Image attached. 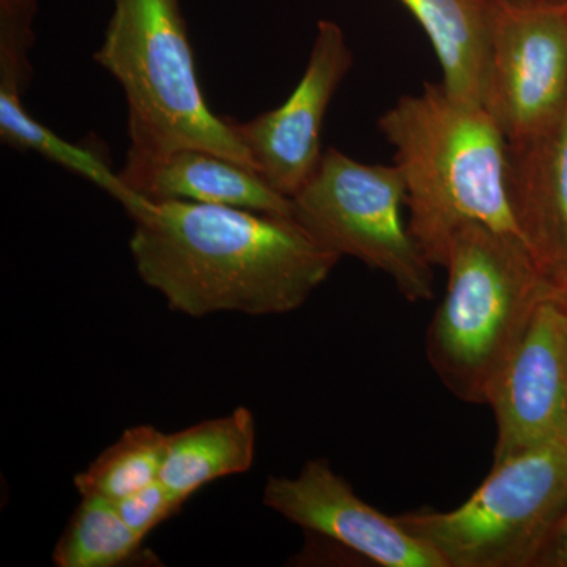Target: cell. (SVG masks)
Wrapping results in <instances>:
<instances>
[{
  "mask_svg": "<svg viewBox=\"0 0 567 567\" xmlns=\"http://www.w3.org/2000/svg\"><path fill=\"white\" fill-rule=\"evenodd\" d=\"M130 218L142 282L188 317L297 311L341 260L293 216L151 199Z\"/></svg>",
  "mask_w": 567,
  "mask_h": 567,
  "instance_id": "cell-1",
  "label": "cell"
},
{
  "mask_svg": "<svg viewBox=\"0 0 567 567\" xmlns=\"http://www.w3.org/2000/svg\"><path fill=\"white\" fill-rule=\"evenodd\" d=\"M377 126L404 178L410 230L434 267H445L454 235L470 224L520 237L507 194V140L483 104L429 82Z\"/></svg>",
  "mask_w": 567,
  "mask_h": 567,
  "instance_id": "cell-2",
  "label": "cell"
},
{
  "mask_svg": "<svg viewBox=\"0 0 567 567\" xmlns=\"http://www.w3.org/2000/svg\"><path fill=\"white\" fill-rule=\"evenodd\" d=\"M93 61L121 85L130 147L121 177L134 178L164 156L200 148L254 166L230 117L205 100L181 0H114Z\"/></svg>",
  "mask_w": 567,
  "mask_h": 567,
  "instance_id": "cell-3",
  "label": "cell"
},
{
  "mask_svg": "<svg viewBox=\"0 0 567 567\" xmlns=\"http://www.w3.org/2000/svg\"><path fill=\"white\" fill-rule=\"evenodd\" d=\"M443 268L446 292L429 324L425 354L458 401L486 404L554 282L518 235L483 224L454 235Z\"/></svg>",
  "mask_w": 567,
  "mask_h": 567,
  "instance_id": "cell-4",
  "label": "cell"
},
{
  "mask_svg": "<svg viewBox=\"0 0 567 567\" xmlns=\"http://www.w3.org/2000/svg\"><path fill=\"white\" fill-rule=\"evenodd\" d=\"M567 507V442L550 440L494 462L461 506L399 514L445 567H536Z\"/></svg>",
  "mask_w": 567,
  "mask_h": 567,
  "instance_id": "cell-5",
  "label": "cell"
},
{
  "mask_svg": "<svg viewBox=\"0 0 567 567\" xmlns=\"http://www.w3.org/2000/svg\"><path fill=\"white\" fill-rule=\"evenodd\" d=\"M292 204L293 218L341 259L353 257L388 276L410 303L434 298V265L405 219V183L394 164L327 148Z\"/></svg>",
  "mask_w": 567,
  "mask_h": 567,
  "instance_id": "cell-6",
  "label": "cell"
},
{
  "mask_svg": "<svg viewBox=\"0 0 567 567\" xmlns=\"http://www.w3.org/2000/svg\"><path fill=\"white\" fill-rule=\"evenodd\" d=\"M483 106L518 142L567 110V0H492Z\"/></svg>",
  "mask_w": 567,
  "mask_h": 567,
  "instance_id": "cell-7",
  "label": "cell"
},
{
  "mask_svg": "<svg viewBox=\"0 0 567 567\" xmlns=\"http://www.w3.org/2000/svg\"><path fill=\"white\" fill-rule=\"evenodd\" d=\"M352 66L353 52L341 25L319 21L308 63L289 99L251 121L230 117L257 173L290 199L322 162L324 118Z\"/></svg>",
  "mask_w": 567,
  "mask_h": 567,
  "instance_id": "cell-8",
  "label": "cell"
},
{
  "mask_svg": "<svg viewBox=\"0 0 567 567\" xmlns=\"http://www.w3.org/2000/svg\"><path fill=\"white\" fill-rule=\"evenodd\" d=\"M264 505L312 535L333 540L382 567H445L424 540L368 505L327 458L306 462L297 476H270Z\"/></svg>",
  "mask_w": 567,
  "mask_h": 567,
  "instance_id": "cell-9",
  "label": "cell"
},
{
  "mask_svg": "<svg viewBox=\"0 0 567 567\" xmlns=\"http://www.w3.org/2000/svg\"><path fill=\"white\" fill-rule=\"evenodd\" d=\"M494 412V462L565 434L567 308L554 290L537 306L524 338L487 394Z\"/></svg>",
  "mask_w": 567,
  "mask_h": 567,
  "instance_id": "cell-10",
  "label": "cell"
},
{
  "mask_svg": "<svg viewBox=\"0 0 567 567\" xmlns=\"http://www.w3.org/2000/svg\"><path fill=\"white\" fill-rule=\"evenodd\" d=\"M507 194L537 262L551 282L567 278V110L546 132L507 142Z\"/></svg>",
  "mask_w": 567,
  "mask_h": 567,
  "instance_id": "cell-11",
  "label": "cell"
},
{
  "mask_svg": "<svg viewBox=\"0 0 567 567\" xmlns=\"http://www.w3.org/2000/svg\"><path fill=\"white\" fill-rule=\"evenodd\" d=\"M130 188L152 200H186L293 215L292 199L276 192L257 171L200 148H182L164 156L134 178Z\"/></svg>",
  "mask_w": 567,
  "mask_h": 567,
  "instance_id": "cell-12",
  "label": "cell"
},
{
  "mask_svg": "<svg viewBox=\"0 0 567 567\" xmlns=\"http://www.w3.org/2000/svg\"><path fill=\"white\" fill-rule=\"evenodd\" d=\"M256 456V420L238 406L229 415L203 421L167 436L159 481L185 505L219 477L248 472Z\"/></svg>",
  "mask_w": 567,
  "mask_h": 567,
  "instance_id": "cell-13",
  "label": "cell"
},
{
  "mask_svg": "<svg viewBox=\"0 0 567 567\" xmlns=\"http://www.w3.org/2000/svg\"><path fill=\"white\" fill-rule=\"evenodd\" d=\"M431 41L443 85L483 104L492 0H399Z\"/></svg>",
  "mask_w": 567,
  "mask_h": 567,
  "instance_id": "cell-14",
  "label": "cell"
},
{
  "mask_svg": "<svg viewBox=\"0 0 567 567\" xmlns=\"http://www.w3.org/2000/svg\"><path fill=\"white\" fill-rule=\"evenodd\" d=\"M0 141L21 152H37L63 169L99 186L125 208L128 215L148 203L147 197L125 185L103 155L82 144L62 140L58 133L33 118L22 104V96L0 93Z\"/></svg>",
  "mask_w": 567,
  "mask_h": 567,
  "instance_id": "cell-15",
  "label": "cell"
},
{
  "mask_svg": "<svg viewBox=\"0 0 567 567\" xmlns=\"http://www.w3.org/2000/svg\"><path fill=\"white\" fill-rule=\"evenodd\" d=\"M167 436L151 424L126 429L114 445L74 476V487L81 496L118 502L155 483L162 475Z\"/></svg>",
  "mask_w": 567,
  "mask_h": 567,
  "instance_id": "cell-16",
  "label": "cell"
},
{
  "mask_svg": "<svg viewBox=\"0 0 567 567\" xmlns=\"http://www.w3.org/2000/svg\"><path fill=\"white\" fill-rule=\"evenodd\" d=\"M81 498L54 548V565L117 567L140 557L145 539L126 525L115 503L99 496Z\"/></svg>",
  "mask_w": 567,
  "mask_h": 567,
  "instance_id": "cell-17",
  "label": "cell"
},
{
  "mask_svg": "<svg viewBox=\"0 0 567 567\" xmlns=\"http://www.w3.org/2000/svg\"><path fill=\"white\" fill-rule=\"evenodd\" d=\"M35 14L37 0H0V93L22 96L31 85Z\"/></svg>",
  "mask_w": 567,
  "mask_h": 567,
  "instance_id": "cell-18",
  "label": "cell"
},
{
  "mask_svg": "<svg viewBox=\"0 0 567 567\" xmlns=\"http://www.w3.org/2000/svg\"><path fill=\"white\" fill-rule=\"evenodd\" d=\"M114 503L126 525L144 539L185 506L159 480Z\"/></svg>",
  "mask_w": 567,
  "mask_h": 567,
  "instance_id": "cell-19",
  "label": "cell"
},
{
  "mask_svg": "<svg viewBox=\"0 0 567 567\" xmlns=\"http://www.w3.org/2000/svg\"><path fill=\"white\" fill-rule=\"evenodd\" d=\"M536 567H567V507L551 529Z\"/></svg>",
  "mask_w": 567,
  "mask_h": 567,
  "instance_id": "cell-20",
  "label": "cell"
},
{
  "mask_svg": "<svg viewBox=\"0 0 567 567\" xmlns=\"http://www.w3.org/2000/svg\"><path fill=\"white\" fill-rule=\"evenodd\" d=\"M554 293L567 308V278L554 284Z\"/></svg>",
  "mask_w": 567,
  "mask_h": 567,
  "instance_id": "cell-21",
  "label": "cell"
},
{
  "mask_svg": "<svg viewBox=\"0 0 567 567\" xmlns=\"http://www.w3.org/2000/svg\"><path fill=\"white\" fill-rule=\"evenodd\" d=\"M563 439L567 442V406H566V423H565V434H563Z\"/></svg>",
  "mask_w": 567,
  "mask_h": 567,
  "instance_id": "cell-22",
  "label": "cell"
}]
</instances>
